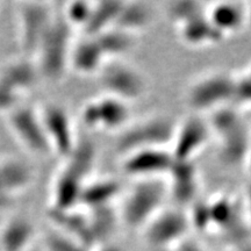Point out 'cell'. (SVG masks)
I'll return each mask as SVG.
<instances>
[{
  "mask_svg": "<svg viewBox=\"0 0 251 251\" xmlns=\"http://www.w3.org/2000/svg\"><path fill=\"white\" fill-rule=\"evenodd\" d=\"M74 40L75 30L63 19L61 12H56L31 57L35 61L42 79L49 83H59L64 79L70 71L69 59Z\"/></svg>",
  "mask_w": 251,
  "mask_h": 251,
  "instance_id": "1",
  "label": "cell"
},
{
  "mask_svg": "<svg viewBox=\"0 0 251 251\" xmlns=\"http://www.w3.org/2000/svg\"><path fill=\"white\" fill-rule=\"evenodd\" d=\"M165 179H139L121 196L118 206L121 224L130 229H143L156 214L164 208L168 199Z\"/></svg>",
  "mask_w": 251,
  "mask_h": 251,
  "instance_id": "2",
  "label": "cell"
},
{
  "mask_svg": "<svg viewBox=\"0 0 251 251\" xmlns=\"http://www.w3.org/2000/svg\"><path fill=\"white\" fill-rule=\"evenodd\" d=\"M176 124L177 121L163 114L131 120L127 127L118 133L115 150L125 156L144 149H170Z\"/></svg>",
  "mask_w": 251,
  "mask_h": 251,
  "instance_id": "3",
  "label": "cell"
},
{
  "mask_svg": "<svg viewBox=\"0 0 251 251\" xmlns=\"http://www.w3.org/2000/svg\"><path fill=\"white\" fill-rule=\"evenodd\" d=\"M235 75L225 70L205 72L188 84L185 101L192 113L208 115L216 109L233 105Z\"/></svg>",
  "mask_w": 251,
  "mask_h": 251,
  "instance_id": "4",
  "label": "cell"
},
{
  "mask_svg": "<svg viewBox=\"0 0 251 251\" xmlns=\"http://www.w3.org/2000/svg\"><path fill=\"white\" fill-rule=\"evenodd\" d=\"M97 78L103 93L130 105L142 99L149 89L146 75L125 59L107 61Z\"/></svg>",
  "mask_w": 251,
  "mask_h": 251,
  "instance_id": "5",
  "label": "cell"
},
{
  "mask_svg": "<svg viewBox=\"0 0 251 251\" xmlns=\"http://www.w3.org/2000/svg\"><path fill=\"white\" fill-rule=\"evenodd\" d=\"M79 118L87 130L120 133L133 120L131 105L103 93L84 103Z\"/></svg>",
  "mask_w": 251,
  "mask_h": 251,
  "instance_id": "6",
  "label": "cell"
},
{
  "mask_svg": "<svg viewBox=\"0 0 251 251\" xmlns=\"http://www.w3.org/2000/svg\"><path fill=\"white\" fill-rule=\"evenodd\" d=\"M5 118L9 131L25 150L34 156L52 155L36 106L24 102Z\"/></svg>",
  "mask_w": 251,
  "mask_h": 251,
  "instance_id": "7",
  "label": "cell"
},
{
  "mask_svg": "<svg viewBox=\"0 0 251 251\" xmlns=\"http://www.w3.org/2000/svg\"><path fill=\"white\" fill-rule=\"evenodd\" d=\"M15 14L21 55L33 57L40 41L55 17L56 11L49 2L25 1L18 5Z\"/></svg>",
  "mask_w": 251,
  "mask_h": 251,
  "instance_id": "8",
  "label": "cell"
},
{
  "mask_svg": "<svg viewBox=\"0 0 251 251\" xmlns=\"http://www.w3.org/2000/svg\"><path fill=\"white\" fill-rule=\"evenodd\" d=\"M190 229L186 209L176 206L164 207L142 230L146 242L151 249H171L184 242Z\"/></svg>",
  "mask_w": 251,
  "mask_h": 251,
  "instance_id": "9",
  "label": "cell"
},
{
  "mask_svg": "<svg viewBox=\"0 0 251 251\" xmlns=\"http://www.w3.org/2000/svg\"><path fill=\"white\" fill-rule=\"evenodd\" d=\"M212 139L211 127L205 115L191 113L176 124L170 151L175 161L196 162Z\"/></svg>",
  "mask_w": 251,
  "mask_h": 251,
  "instance_id": "10",
  "label": "cell"
},
{
  "mask_svg": "<svg viewBox=\"0 0 251 251\" xmlns=\"http://www.w3.org/2000/svg\"><path fill=\"white\" fill-rule=\"evenodd\" d=\"M37 108L51 152L67 158L78 137L70 113L57 102L43 103Z\"/></svg>",
  "mask_w": 251,
  "mask_h": 251,
  "instance_id": "11",
  "label": "cell"
},
{
  "mask_svg": "<svg viewBox=\"0 0 251 251\" xmlns=\"http://www.w3.org/2000/svg\"><path fill=\"white\" fill-rule=\"evenodd\" d=\"M175 158L170 149H144L122 156V172L134 180L165 179Z\"/></svg>",
  "mask_w": 251,
  "mask_h": 251,
  "instance_id": "12",
  "label": "cell"
},
{
  "mask_svg": "<svg viewBox=\"0 0 251 251\" xmlns=\"http://www.w3.org/2000/svg\"><path fill=\"white\" fill-rule=\"evenodd\" d=\"M165 181L169 198L179 208L187 209L199 199L200 175L196 162L175 161Z\"/></svg>",
  "mask_w": 251,
  "mask_h": 251,
  "instance_id": "13",
  "label": "cell"
},
{
  "mask_svg": "<svg viewBox=\"0 0 251 251\" xmlns=\"http://www.w3.org/2000/svg\"><path fill=\"white\" fill-rule=\"evenodd\" d=\"M218 159L226 168L248 166L251 153V126L247 120L215 136Z\"/></svg>",
  "mask_w": 251,
  "mask_h": 251,
  "instance_id": "14",
  "label": "cell"
},
{
  "mask_svg": "<svg viewBox=\"0 0 251 251\" xmlns=\"http://www.w3.org/2000/svg\"><path fill=\"white\" fill-rule=\"evenodd\" d=\"M42 80L35 61L21 55L0 65V81L26 98Z\"/></svg>",
  "mask_w": 251,
  "mask_h": 251,
  "instance_id": "15",
  "label": "cell"
},
{
  "mask_svg": "<svg viewBox=\"0 0 251 251\" xmlns=\"http://www.w3.org/2000/svg\"><path fill=\"white\" fill-rule=\"evenodd\" d=\"M85 183V179L63 165L52 179L49 208L58 211L79 208Z\"/></svg>",
  "mask_w": 251,
  "mask_h": 251,
  "instance_id": "16",
  "label": "cell"
},
{
  "mask_svg": "<svg viewBox=\"0 0 251 251\" xmlns=\"http://www.w3.org/2000/svg\"><path fill=\"white\" fill-rule=\"evenodd\" d=\"M107 62L97 40L93 36L75 37L72 42L69 70L79 76H97Z\"/></svg>",
  "mask_w": 251,
  "mask_h": 251,
  "instance_id": "17",
  "label": "cell"
},
{
  "mask_svg": "<svg viewBox=\"0 0 251 251\" xmlns=\"http://www.w3.org/2000/svg\"><path fill=\"white\" fill-rule=\"evenodd\" d=\"M47 215L49 221L54 226L55 230L71 237L72 240L81 243L90 250L97 247L86 212L80 211L79 208L58 211L48 207Z\"/></svg>",
  "mask_w": 251,
  "mask_h": 251,
  "instance_id": "18",
  "label": "cell"
},
{
  "mask_svg": "<svg viewBox=\"0 0 251 251\" xmlns=\"http://www.w3.org/2000/svg\"><path fill=\"white\" fill-rule=\"evenodd\" d=\"M207 18L213 27L228 37L235 35L247 27V2L238 1H219L207 6Z\"/></svg>",
  "mask_w": 251,
  "mask_h": 251,
  "instance_id": "19",
  "label": "cell"
},
{
  "mask_svg": "<svg viewBox=\"0 0 251 251\" xmlns=\"http://www.w3.org/2000/svg\"><path fill=\"white\" fill-rule=\"evenodd\" d=\"M122 193H124L122 184L117 178H91L84 185L79 208L83 207L86 211H90L99 207L115 205Z\"/></svg>",
  "mask_w": 251,
  "mask_h": 251,
  "instance_id": "20",
  "label": "cell"
},
{
  "mask_svg": "<svg viewBox=\"0 0 251 251\" xmlns=\"http://www.w3.org/2000/svg\"><path fill=\"white\" fill-rule=\"evenodd\" d=\"M0 178L13 196L19 198L33 185L35 170L26 159L14 155L0 156Z\"/></svg>",
  "mask_w": 251,
  "mask_h": 251,
  "instance_id": "21",
  "label": "cell"
},
{
  "mask_svg": "<svg viewBox=\"0 0 251 251\" xmlns=\"http://www.w3.org/2000/svg\"><path fill=\"white\" fill-rule=\"evenodd\" d=\"M180 42L191 48H206L216 46L225 37L213 27L207 14H200L176 27Z\"/></svg>",
  "mask_w": 251,
  "mask_h": 251,
  "instance_id": "22",
  "label": "cell"
},
{
  "mask_svg": "<svg viewBox=\"0 0 251 251\" xmlns=\"http://www.w3.org/2000/svg\"><path fill=\"white\" fill-rule=\"evenodd\" d=\"M36 235L34 222L27 216L14 215L0 227L1 251H27Z\"/></svg>",
  "mask_w": 251,
  "mask_h": 251,
  "instance_id": "23",
  "label": "cell"
},
{
  "mask_svg": "<svg viewBox=\"0 0 251 251\" xmlns=\"http://www.w3.org/2000/svg\"><path fill=\"white\" fill-rule=\"evenodd\" d=\"M155 17V8L149 2L124 1L114 27L137 36L152 26Z\"/></svg>",
  "mask_w": 251,
  "mask_h": 251,
  "instance_id": "24",
  "label": "cell"
},
{
  "mask_svg": "<svg viewBox=\"0 0 251 251\" xmlns=\"http://www.w3.org/2000/svg\"><path fill=\"white\" fill-rule=\"evenodd\" d=\"M98 158V149L90 135L78 134L74 149L64 158V164L86 181L92 178V174Z\"/></svg>",
  "mask_w": 251,
  "mask_h": 251,
  "instance_id": "25",
  "label": "cell"
},
{
  "mask_svg": "<svg viewBox=\"0 0 251 251\" xmlns=\"http://www.w3.org/2000/svg\"><path fill=\"white\" fill-rule=\"evenodd\" d=\"M89 216L96 246L109 243L113 235L121 224L118 206H105L86 211Z\"/></svg>",
  "mask_w": 251,
  "mask_h": 251,
  "instance_id": "26",
  "label": "cell"
},
{
  "mask_svg": "<svg viewBox=\"0 0 251 251\" xmlns=\"http://www.w3.org/2000/svg\"><path fill=\"white\" fill-rule=\"evenodd\" d=\"M93 37L107 61L124 59V56L129 54L136 46V36L117 27L109 28Z\"/></svg>",
  "mask_w": 251,
  "mask_h": 251,
  "instance_id": "27",
  "label": "cell"
},
{
  "mask_svg": "<svg viewBox=\"0 0 251 251\" xmlns=\"http://www.w3.org/2000/svg\"><path fill=\"white\" fill-rule=\"evenodd\" d=\"M122 0H100L93 1V8L87 25L81 30V34L96 36L102 31L114 27L120 13Z\"/></svg>",
  "mask_w": 251,
  "mask_h": 251,
  "instance_id": "28",
  "label": "cell"
},
{
  "mask_svg": "<svg viewBox=\"0 0 251 251\" xmlns=\"http://www.w3.org/2000/svg\"><path fill=\"white\" fill-rule=\"evenodd\" d=\"M207 6L205 2L198 0H175L166 2L163 11L168 20L175 27H178L190 19L206 13Z\"/></svg>",
  "mask_w": 251,
  "mask_h": 251,
  "instance_id": "29",
  "label": "cell"
},
{
  "mask_svg": "<svg viewBox=\"0 0 251 251\" xmlns=\"http://www.w3.org/2000/svg\"><path fill=\"white\" fill-rule=\"evenodd\" d=\"M92 8L93 1L76 0L65 5L64 9L61 11V14L72 29H79L81 31L89 23Z\"/></svg>",
  "mask_w": 251,
  "mask_h": 251,
  "instance_id": "30",
  "label": "cell"
},
{
  "mask_svg": "<svg viewBox=\"0 0 251 251\" xmlns=\"http://www.w3.org/2000/svg\"><path fill=\"white\" fill-rule=\"evenodd\" d=\"M191 228L198 231H207L212 229V216L209 200L197 199L186 209Z\"/></svg>",
  "mask_w": 251,
  "mask_h": 251,
  "instance_id": "31",
  "label": "cell"
},
{
  "mask_svg": "<svg viewBox=\"0 0 251 251\" xmlns=\"http://www.w3.org/2000/svg\"><path fill=\"white\" fill-rule=\"evenodd\" d=\"M46 251H91L83 244L57 230H51L45 237Z\"/></svg>",
  "mask_w": 251,
  "mask_h": 251,
  "instance_id": "32",
  "label": "cell"
},
{
  "mask_svg": "<svg viewBox=\"0 0 251 251\" xmlns=\"http://www.w3.org/2000/svg\"><path fill=\"white\" fill-rule=\"evenodd\" d=\"M18 201V198L13 196L6 185L4 184L1 178H0V212L8 211L13 207Z\"/></svg>",
  "mask_w": 251,
  "mask_h": 251,
  "instance_id": "33",
  "label": "cell"
},
{
  "mask_svg": "<svg viewBox=\"0 0 251 251\" xmlns=\"http://www.w3.org/2000/svg\"><path fill=\"white\" fill-rule=\"evenodd\" d=\"M244 213H246L247 220L251 226V180L250 183L247 185L246 191H244V198L242 199Z\"/></svg>",
  "mask_w": 251,
  "mask_h": 251,
  "instance_id": "34",
  "label": "cell"
},
{
  "mask_svg": "<svg viewBox=\"0 0 251 251\" xmlns=\"http://www.w3.org/2000/svg\"><path fill=\"white\" fill-rule=\"evenodd\" d=\"M178 251H203V250L199 246H197V244L194 243L183 242L179 244V249H178Z\"/></svg>",
  "mask_w": 251,
  "mask_h": 251,
  "instance_id": "35",
  "label": "cell"
},
{
  "mask_svg": "<svg viewBox=\"0 0 251 251\" xmlns=\"http://www.w3.org/2000/svg\"><path fill=\"white\" fill-rule=\"evenodd\" d=\"M97 251H125L121 247H119L118 244H112L111 242L102 244Z\"/></svg>",
  "mask_w": 251,
  "mask_h": 251,
  "instance_id": "36",
  "label": "cell"
},
{
  "mask_svg": "<svg viewBox=\"0 0 251 251\" xmlns=\"http://www.w3.org/2000/svg\"><path fill=\"white\" fill-rule=\"evenodd\" d=\"M234 251H251V241L249 240L247 242L240 244V246L235 248Z\"/></svg>",
  "mask_w": 251,
  "mask_h": 251,
  "instance_id": "37",
  "label": "cell"
},
{
  "mask_svg": "<svg viewBox=\"0 0 251 251\" xmlns=\"http://www.w3.org/2000/svg\"><path fill=\"white\" fill-rule=\"evenodd\" d=\"M247 27L251 29V2H247Z\"/></svg>",
  "mask_w": 251,
  "mask_h": 251,
  "instance_id": "38",
  "label": "cell"
},
{
  "mask_svg": "<svg viewBox=\"0 0 251 251\" xmlns=\"http://www.w3.org/2000/svg\"><path fill=\"white\" fill-rule=\"evenodd\" d=\"M244 71H246V74L248 75V77H249L250 79H251V67H249V68L247 69V70H244Z\"/></svg>",
  "mask_w": 251,
  "mask_h": 251,
  "instance_id": "39",
  "label": "cell"
},
{
  "mask_svg": "<svg viewBox=\"0 0 251 251\" xmlns=\"http://www.w3.org/2000/svg\"><path fill=\"white\" fill-rule=\"evenodd\" d=\"M149 251H171V249H151L150 248Z\"/></svg>",
  "mask_w": 251,
  "mask_h": 251,
  "instance_id": "40",
  "label": "cell"
},
{
  "mask_svg": "<svg viewBox=\"0 0 251 251\" xmlns=\"http://www.w3.org/2000/svg\"><path fill=\"white\" fill-rule=\"evenodd\" d=\"M0 251H1V249H0Z\"/></svg>",
  "mask_w": 251,
  "mask_h": 251,
  "instance_id": "41",
  "label": "cell"
}]
</instances>
